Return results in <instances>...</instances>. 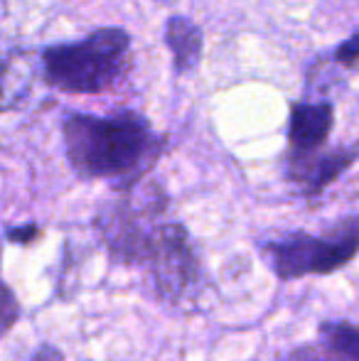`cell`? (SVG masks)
<instances>
[{
    "instance_id": "obj_12",
    "label": "cell",
    "mask_w": 359,
    "mask_h": 361,
    "mask_svg": "<svg viewBox=\"0 0 359 361\" xmlns=\"http://www.w3.org/2000/svg\"><path fill=\"white\" fill-rule=\"evenodd\" d=\"M332 62L350 69V72H355L359 64V32H355L345 44H340V47L332 52Z\"/></svg>"
},
{
    "instance_id": "obj_6",
    "label": "cell",
    "mask_w": 359,
    "mask_h": 361,
    "mask_svg": "<svg viewBox=\"0 0 359 361\" xmlns=\"http://www.w3.org/2000/svg\"><path fill=\"white\" fill-rule=\"evenodd\" d=\"M359 160V140L352 145H340L332 150H320L315 155L286 160V180L305 200L320 197L332 182H337Z\"/></svg>"
},
{
    "instance_id": "obj_3",
    "label": "cell",
    "mask_w": 359,
    "mask_h": 361,
    "mask_svg": "<svg viewBox=\"0 0 359 361\" xmlns=\"http://www.w3.org/2000/svg\"><path fill=\"white\" fill-rule=\"evenodd\" d=\"M271 273L278 281L332 276L350 266L359 253V216H345L325 233L296 228L259 243Z\"/></svg>"
},
{
    "instance_id": "obj_5",
    "label": "cell",
    "mask_w": 359,
    "mask_h": 361,
    "mask_svg": "<svg viewBox=\"0 0 359 361\" xmlns=\"http://www.w3.org/2000/svg\"><path fill=\"white\" fill-rule=\"evenodd\" d=\"M140 271L148 278L150 295L165 305L192 302L205 290V266L190 231L180 221H160L150 231Z\"/></svg>"
},
{
    "instance_id": "obj_1",
    "label": "cell",
    "mask_w": 359,
    "mask_h": 361,
    "mask_svg": "<svg viewBox=\"0 0 359 361\" xmlns=\"http://www.w3.org/2000/svg\"><path fill=\"white\" fill-rule=\"evenodd\" d=\"M62 140L69 165L82 180H111L118 192L143 182L168 145V138L155 133L150 121L135 111L69 114Z\"/></svg>"
},
{
    "instance_id": "obj_8",
    "label": "cell",
    "mask_w": 359,
    "mask_h": 361,
    "mask_svg": "<svg viewBox=\"0 0 359 361\" xmlns=\"http://www.w3.org/2000/svg\"><path fill=\"white\" fill-rule=\"evenodd\" d=\"M283 361H359V324L322 319L315 339L296 347Z\"/></svg>"
},
{
    "instance_id": "obj_11",
    "label": "cell",
    "mask_w": 359,
    "mask_h": 361,
    "mask_svg": "<svg viewBox=\"0 0 359 361\" xmlns=\"http://www.w3.org/2000/svg\"><path fill=\"white\" fill-rule=\"evenodd\" d=\"M20 319V302L15 293L0 281V339L18 324Z\"/></svg>"
},
{
    "instance_id": "obj_9",
    "label": "cell",
    "mask_w": 359,
    "mask_h": 361,
    "mask_svg": "<svg viewBox=\"0 0 359 361\" xmlns=\"http://www.w3.org/2000/svg\"><path fill=\"white\" fill-rule=\"evenodd\" d=\"M35 72L28 54L0 49V114L18 111L32 91Z\"/></svg>"
},
{
    "instance_id": "obj_7",
    "label": "cell",
    "mask_w": 359,
    "mask_h": 361,
    "mask_svg": "<svg viewBox=\"0 0 359 361\" xmlns=\"http://www.w3.org/2000/svg\"><path fill=\"white\" fill-rule=\"evenodd\" d=\"M335 128V106L330 101H298L291 106L288 121V152L286 160L315 155L325 150Z\"/></svg>"
},
{
    "instance_id": "obj_4",
    "label": "cell",
    "mask_w": 359,
    "mask_h": 361,
    "mask_svg": "<svg viewBox=\"0 0 359 361\" xmlns=\"http://www.w3.org/2000/svg\"><path fill=\"white\" fill-rule=\"evenodd\" d=\"M168 195L153 180L138 182L130 190L121 192L118 200L99 207L94 214V231L99 243L106 248L111 263L126 268H138L148 246L155 224L165 221Z\"/></svg>"
},
{
    "instance_id": "obj_10",
    "label": "cell",
    "mask_w": 359,
    "mask_h": 361,
    "mask_svg": "<svg viewBox=\"0 0 359 361\" xmlns=\"http://www.w3.org/2000/svg\"><path fill=\"white\" fill-rule=\"evenodd\" d=\"M202 30L185 15H173L165 23V44L173 52V67L178 74H187L200 64Z\"/></svg>"
},
{
    "instance_id": "obj_2",
    "label": "cell",
    "mask_w": 359,
    "mask_h": 361,
    "mask_svg": "<svg viewBox=\"0 0 359 361\" xmlns=\"http://www.w3.org/2000/svg\"><path fill=\"white\" fill-rule=\"evenodd\" d=\"M42 79L67 94H104L130 72V35L101 27L77 42L49 44L39 54Z\"/></svg>"
},
{
    "instance_id": "obj_14",
    "label": "cell",
    "mask_w": 359,
    "mask_h": 361,
    "mask_svg": "<svg viewBox=\"0 0 359 361\" xmlns=\"http://www.w3.org/2000/svg\"><path fill=\"white\" fill-rule=\"evenodd\" d=\"M28 361H64V354L57 347H52V344H42Z\"/></svg>"
},
{
    "instance_id": "obj_13",
    "label": "cell",
    "mask_w": 359,
    "mask_h": 361,
    "mask_svg": "<svg viewBox=\"0 0 359 361\" xmlns=\"http://www.w3.org/2000/svg\"><path fill=\"white\" fill-rule=\"evenodd\" d=\"M39 233H42V228H39L37 224H25V226L8 228L5 236H8L10 243H32V241H37Z\"/></svg>"
}]
</instances>
